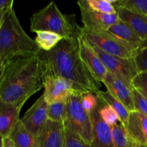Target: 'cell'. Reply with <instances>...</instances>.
<instances>
[{
	"label": "cell",
	"mask_w": 147,
	"mask_h": 147,
	"mask_svg": "<svg viewBox=\"0 0 147 147\" xmlns=\"http://www.w3.org/2000/svg\"><path fill=\"white\" fill-rule=\"evenodd\" d=\"M78 34V31L73 37L63 39L50 51L40 50L37 55L42 77L63 78L73 83L77 93L96 94L100 90V83L93 77L80 57Z\"/></svg>",
	"instance_id": "obj_1"
},
{
	"label": "cell",
	"mask_w": 147,
	"mask_h": 147,
	"mask_svg": "<svg viewBox=\"0 0 147 147\" xmlns=\"http://www.w3.org/2000/svg\"><path fill=\"white\" fill-rule=\"evenodd\" d=\"M43 88L37 55L16 58L5 65L0 76V100L22 106Z\"/></svg>",
	"instance_id": "obj_2"
},
{
	"label": "cell",
	"mask_w": 147,
	"mask_h": 147,
	"mask_svg": "<svg viewBox=\"0 0 147 147\" xmlns=\"http://www.w3.org/2000/svg\"><path fill=\"white\" fill-rule=\"evenodd\" d=\"M40 51L21 26L13 7L9 9L0 27V63L4 67L16 58L37 55Z\"/></svg>",
	"instance_id": "obj_3"
},
{
	"label": "cell",
	"mask_w": 147,
	"mask_h": 147,
	"mask_svg": "<svg viewBox=\"0 0 147 147\" xmlns=\"http://www.w3.org/2000/svg\"><path fill=\"white\" fill-rule=\"evenodd\" d=\"M78 27L77 24H72L68 17L60 11L55 1H50L44 8L34 13L30 19L31 32H52L65 39L77 34Z\"/></svg>",
	"instance_id": "obj_4"
},
{
	"label": "cell",
	"mask_w": 147,
	"mask_h": 147,
	"mask_svg": "<svg viewBox=\"0 0 147 147\" xmlns=\"http://www.w3.org/2000/svg\"><path fill=\"white\" fill-rule=\"evenodd\" d=\"M83 94L74 92L66 102V118L64 126L78 135L86 143H93V130L90 113L82 105Z\"/></svg>",
	"instance_id": "obj_5"
},
{
	"label": "cell",
	"mask_w": 147,
	"mask_h": 147,
	"mask_svg": "<svg viewBox=\"0 0 147 147\" xmlns=\"http://www.w3.org/2000/svg\"><path fill=\"white\" fill-rule=\"evenodd\" d=\"M80 32L88 41L104 53L123 58H134V52L106 32H96L80 27Z\"/></svg>",
	"instance_id": "obj_6"
},
{
	"label": "cell",
	"mask_w": 147,
	"mask_h": 147,
	"mask_svg": "<svg viewBox=\"0 0 147 147\" xmlns=\"http://www.w3.org/2000/svg\"><path fill=\"white\" fill-rule=\"evenodd\" d=\"M93 47L108 72L131 86L132 80L139 73L134 58L126 59L113 56L104 53L95 46L93 45Z\"/></svg>",
	"instance_id": "obj_7"
},
{
	"label": "cell",
	"mask_w": 147,
	"mask_h": 147,
	"mask_svg": "<svg viewBox=\"0 0 147 147\" xmlns=\"http://www.w3.org/2000/svg\"><path fill=\"white\" fill-rule=\"evenodd\" d=\"M78 44L80 55L82 60L93 77L99 82L103 83L108 73L106 67L102 63L99 56L95 51L93 45L88 41L80 32V27L78 29Z\"/></svg>",
	"instance_id": "obj_8"
},
{
	"label": "cell",
	"mask_w": 147,
	"mask_h": 147,
	"mask_svg": "<svg viewBox=\"0 0 147 147\" xmlns=\"http://www.w3.org/2000/svg\"><path fill=\"white\" fill-rule=\"evenodd\" d=\"M42 83L45 88L42 96L48 104L67 102L69 96L76 92L73 83L61 77L43 78Z\"/></svg>",
	"instance_id": "obj_9"
},
{
	"label": "cell",
	"mask_w": 147,
	"mask_h": 147,
	"mask_svg": "<svg viewBox=\"0 0 147 147\" xmlns=\"http://www.w3.org/2000/svg\"><path fill=\"white\" fill-rule=\"evenodd\" d=\"M47 109L48 103L42 95L21 119L23 124L35 137L38 136L48 120Z\"/></svg>",
	"instance_id": "obj_10"
},
{
	"label": "cell",
	"mask_w": 147,
	"mask_h": 147,
	"mask_svg": "<svg viewBox=\"0 0 147 147\" xmlns=\"http://www.w3.org/2000/svg\"><path fill=\"white\" fill-rule=\"evenodd\" d=\"M81 14V20L83 23V28L91 31H106L111 26L119 21L117 14H104L97 12L78 5Z\"/></svg>",
	"instance_id": "obj_11"
},
{
	"label": "cell",
	"mask_w": 147,
	"mask_h": 147,
	"mask_svg": "<svg viewBox=\"0 0 147 147\" xmlns=\"http://www.w3.org/2000/svg\"><path fill=\"white\" fill-rule=\"evenodd\" d=\"M103 83L107 91L121 102L129 112L135 111L131 86L109 72L106 74Z\"/></svg>",
	"instance_id": "obj_12"
},
{
	"label": "cell",
	"mask_w": 147,
	"mask_h": 147,
	"mask_svg": "<svg viewBox=\"0 0 147 147\" xmlns=\"http://www.w3.org/2000/svg\"><path fill=\"white\" fill-rule=\"evenodd\" d=\"M63 123L47 120L37 136V147H64Z\"/></svg>",
	"instance_id": "obj_13"
},
{
	"label": "cell",
	"mask_w": 147,
	"mask_h": 147,
	"mask_svg": "<svg viewBox=\"0 0 147 147\" xmlns=\"http://www.w3.org/2000/svg\"><path fill=\"white\" fill-rule=\"evenodd\" d=\"M93 130V147H114L111 127L106 124L99 113L98 103L96 109L90 113Z\"/></svg>",
	"instance_id": "obj_14"
},
{
	"label": "cell",
	"mask_w": 147,
	"mask_h": 147,
	"mask_svg": "<svg viewBox=\"0 0 147 147\" xmlns=\"http://www.w3.org/2000/svg\"><path fill=\"white\" fill-rule=\"evenodd\" d=\"M103 32L116 38L133 51L137 52L142 47L143 42L127 24L121 20Z\"/></svg>",
	"instance_id": "obj_15"
},
{
	"label": "cell",
	"mask_w": 147,
	"mask_h": 147,
	"mask_svg": "<svg viewBox=\"0 0 147 147\" xmlns=\"http://www.w3.org/2000/svg\"><path fill=\"white\" fill-rule=\"evenodd\" d=\"M125 129L138 144L147 146V116L136 111L130 112Z\"/></svg>",
	"instance_id": "obj_16"
},
{
	"label": "cell",
	"mask_w": 147,
	"mask_h": 147,
	"mask_svg": "<svg viewBox=\"0 0 147 147\" xmlns=\"http://www.w3.org/2000/svg\"><path fill=\"white\" fill-rule=\"evenodd\" d=\"M114 7L119 20L127 24L143 42L147 40V17L122 7Z\"/></svg>",
	"instance_id": "obj_17"
},
{
	"label": "cell",
	"mask_w": 147,
	"mask_h": 147,
	"mask_svg": "<svg viewBox=\"0 0 147 147\" xmlns=\"http://www.w3.org/2000/svg\"><path fill=\"white\" fill-rule=\"evenodd\" d=\"M22 108L0 100V137H8L13 126L20 119Z\"/></svg>",
	"instance_id": "obj_18"
},
{
	"label": "cell",
	"mask_w": 147,
	"mask_h": 147,
	"mask_svg": "<svg viewBox=\"0 0 147 147\" xmlns=\"http://www.w3.org/2000/svg\"><path fill=\"white\" fill-rule=\"evenodd\" d=\"M17 147H37V137L32 134L19 119L8 136Z\"/></svg>",
	"instance_id": "obj_19"
},
{
	"label": "cell",
	"mask_w": 147,
	"mask_h": 147,
	"mask_svg": "<svg viewBox=\"0 0 147 147\" xmlns=\"http://www.w3.org/2000/svg\"><path fill=\"white\" fill-rule=\"evenodd\" d=\"M96 95L99 98L101 99L106 105L111 107L113 109V111H115V112L117 113L118 116H119L120 123L124 127H126L128 123V120H129L130 112L123 106V103L119 101L118 99H116L114 96H112L108 91L99 90Z\"/></svg>",
	"instance_id": "obj_20"
},
{
	"label": "cell",
	"mask_w": 147,
	"mask_h": 147,
	"mask_svg": "<svg viewBox=\"0 0 147 147\" xmlns=\"http://www.w3.org/2000/svg\"><path fill=\"white\" fill-rule=\"evenodd\" d=\"M36 34L37 36L34 39V41L40 50L45 52L53 50L61 40L65 39L60 34L49 31H38Z\"/></svg>",
	"instance_id": "obj_21"
},
{
	"label": "cell",
	"mask_w": 147,
	"mask_h": 147,
	"mask_svg": "<svg viewBox=\"0 0 147 147\" xmlns=\"http://www.w3.org/2000/svg\"><path fill=\"white\" fill-rule=\"evenodd\" d=\"M111 131L114 147H138V144L129 136L120 122L112 126Z\"/></svg>",
	"instance_id": "obj_22"
},
{
	"label": "cell",
	"mask_w": 147,
	"mask_h": 147,
	"mask_svg": "<svg viewBox=\"0 0 147 147\" xmlns=\"http://www.w3.org/2000/svg\"><path fill=\"white\" fill-rule=\"evenodd\" d=\"M111 0H80L78 5H81L93 11L104 14H116V10Z\"/></svg>",
	"instance_id": "obj_23"
},
{
	"label": "cell",
	"mask_w": 147,
	"mask_h": 147,
	"mask_svg": "<svg viewBox=\"0 0 147 147\" xmlns=\"http://www.w3.org/2000/svg\"><path fill=\"white\" fill-rule=\"evenodd\" d=\"M113 4L147 17V0H113Z\"/></svg>",
	"instance_id": "obj_24"
},
{
	"label": "cell",
	"mask_w": 147,
	"mask_h": 147,
	"mask_svg": "<svg viewBox=\"0 0 147 147\" xmlns=\"http://www.w3.org/2000/svg\"><path fill=\"white\" fill-rule=\"evenodd\" d=\"M48 120L64 124L66 118V102H56L48 104Z\"/></svg>",
	"instance_id": "obj_25"
},
{
	"label": "cell",
	"mask_w": 147,
	"mask_h": 147,
	"mask_svg": "<svg viewBox=\"0 0 147 147\" xmlns=\"http://www.w3.org/2000/svg\"><path fill=\"white\" fill-rule=\"evenodd\" d=\"M97 98L98 103L99 105V113H100V116L103 120V121L111 127L119 123L120 122L119 118L118 116L117 113L115 112V111H113V109L111 107L106 105L98 96Z\"/></svg>",
	"instance_id": "obj_26"
},
{
	"label": "cell",
	"mask_w": 147,
	"mask_h": 147,
	"mask_svg": "<svg viewBox=\"0 0 147 147\" xmlns=\"http://www.w3.org/2000/svg\"><path fill=\"white\" fill-rule=\"evenodd\" d=\"M64 147H93L86 143L78 135L65 127Z\"/></svg>",
	"instance_id": "obj_27"
},
{
	"label": "cell",
	"mask_w": 147,
	"mask_h": 147,
	"mask_svg": "<svg viewBox=\"0 0 147 147\" xmlns=\"http://www.w3.org/2000/svg\"><path fill=\"white\" fill-rule=\"evenodd\" d=\"M132 88L136 89L147 99V73L140 72L138 73L131 83Z\"/></svg>",
	"instance_id": "obj_28"
},
{
	"label": "cell",
	"mask_w": 147,
	"mask_h": 147,
	"mask_svg": "<svg viewBox=\"0 0 147 147\" xmlns=\"http://www.w3.org/2000/svg\"><path fill=\"white\" fill-rule=\"evenodd\" d=\"M132 95L135 111L147 116V99L134 88H132Z\"/></svg>",
	"instance_id": "obj_29"
},
{
	"label": "cell",
	"mask_w": 147,
	"mask_h": 147,
	"mask_svg": "<svg viewBox=\"0 0 147 147\" xmlns=\"http://www.w3.org/2000/svg\"><path fill=\"white\" fill-rule=\"evenodd\" d=\"M134 61L139 73H147V47L139 49L134 56Z\"/></svg>",
	"instance_id": "obj_30"
},
{
	"label": "cell",
	"mask_w": 147,
	"mask_h": 147,
	"mask_svg": "<svg viewBox=\"0 0 147 147\" xmlns=\"http://www.w3.org/2000/svg\"><path fill=\"white\" fill-rule=\"evenodd\" d=\"M82 105L88 113H90L98 105V98L93 93H86L82 96Z\"/></svg>",
	"instance_id": "obj_31"
},
{
	"label": "cell",
	"mask_w": 147,
	"mask_h": 147,
	"mask_svg": "<svg viewBox=\"0 0 147 147\" xmlns=\"http://www.w3.org/2000/svg\"><path fill=\"white\" fill-rule=\"evenodd\" d=\"M13 0H0V10L13 7Z\"/></svg>",
	"instance_id": "obj_32"
},
{
	"label": "cell",
	"mask_w": 147,
	"mask_h": 147,
	"mask_svg": "<svg viewBox=\"0 0 147 147\" xmlns=\"http://www.w3.org/2000/svg\"><path fill=\"white\" fill-rule=\"evenodd\" d=\"M1 147H17L10 140L9 137L3 138L1 140Z\"/></svg>",
	"instance_id": "obj_33"
},
{
	"label": "cell",
	"mask_w": 147,
	"mask_h": 147,
	"mask_svg": "<svg viewBox=\"0 0 147 147\" xmlns=\"http://www.w3.org/2000/svg\"><path fill=\"white\" fill-rule=\"evenodd\" d=\"M9 8H11V7H9ZM9 8H7V9H4L0 10V27H1V24H2V22H3V20H4V16H5L6 13H7V11H8V9Z\"/></svg>",
	"instance_id": "obj_34"
},
{
	"label": "cell",
	"mask_w": 147,
	"mask_h": 147,
	"mask_svg": "<svg viewBox=\"0 0 147 147\" xmlns=\"http://www.w3.org/2000/svg\"><path fill=\"white\" fill-rule=\"evenodd\" d=\"M143 47H147V40H146V41L142 43V45L141 48H143Z\"/></svg>",
	"instance_id": "obj_35"
},
{
	"label": "cell",
	"mask_w": 147,
	"mask_h": 147,
	"mask_svg": "<svg viewBox=\"0 0 147 147\" xmlns=\"http://www.w3.org/2000/svg\"><path fill=\"white\" fill-rule=\"evenodd\" d=\"M3 69H4V66H3L2 64L0 63V76H1V73H2V71H3Z\"/></svg>",
	"instance_id": "obj_36"
},
{
	"label": "cell",
	"mask_w": 147,
	"mask_h": 147,
	"mask_svg": "<svg viewBox=\"0 0 147 147\" xmlns=\"http://www.w3.org/2000/svg\"><path fill=\"white\" fill-rule=\"evenodd\" d=\"M1 140H2V138L0 137V147H1Z\"/></svg>",
	"instance_id": "obj_37"
},
{
	"label": "cell",
	"mask_w": 147,
	"mask_h": 147,
	"mask_svg": "<svg viewBox=\"0 0 147 147\" xmlns=\"http://www.w3.org/2000/svg\"><path fill=\"white\" fill-rule=\"evenodd\" d=\"M138 147H147V146H142V145L138 144Z\"/></svg>",
	"instance_id": "obj_38"
}]
</instances>
